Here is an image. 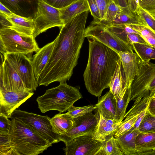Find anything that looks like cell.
Wrapping results in <instances>:
<instances>
[{
    "mask_svg": "<svg viewBox=\"0 0 155 155\" xmlns=\"http://www.w3.org/2000/svg\"><path fill=\"white\" fill-rule=\"evenodd\" d=\"M34 94L28 91L16 92L0 89V115L10 118L13 112Z\"/></svg>",
    "mask_w": 155,
    "mask_h": 155,
    "instance_id": "cell-14",
    "label": "cell"
},
{
    "mask_svg": "<svg viewBox=\"0 0 155 155\" xmlns=\"http://www.w3.org/2000/svg\"><path fill=\"white\" fill-rule=\"evenodd\" d=\"M152 96L155 97V92L154 93V94H153Z\"/></svg>",
    "mask_w": 155,
    "mask_h": 155,
    "instance_id": "cell-50",
    "label": "cell"
},
{
    "mask_svg": "<svg viewBox=\"0 0 155 155\" xmlns=\"http://www.w3.org/2000/svg\"><path fill=\"white\" fill-rule=\"evenodd\" d=\"M10 118L22 122L52 144L60 141L58 135L53 130L51 118L48 116H42L16 109Z\"/></svg>",
    "mask_w": 155,
    "mask_h": 155,
    "instance_id": "cell-6",
    "label": "cell"
},
{
    "mask_svg": "<svg viewBox=\"0 0 155 155\" xmlns=\"http://www.w3.org/2000/svg\"><path fill=\"white\" fill-rule=\"evenodd\" d=\"M139 5L149 14H155V0H139Z\"/></svg>",
    "mask_w": 155,
    "mask_h": 155,
    "instance_id": "cell-41",
    "label": "cell"
},
{
    "mask_svg": "<svg viewBox=\"0 0 155 155\" xmlns=\"http://www.w3.org/2000/svg\"><path fill=\"white\" fill-rule=\"evenodd\" d=\"M50 5L58 9L65 8L78 0H42Z\"/></svg>",
    "mask_w": 155,
    "mask_h": 155,
    "instance_id": "cell-39",
    "label": "cell"
},
{
    "mask_svg": "<svg viewBox=\"0 0 155 155\" xmlns=\"http://www.w3.org/2000/svg\"><path fill=\"white\" fill-rule=\"evenodd\" d=\"M8 118L0 115V134H8L11 124V120Z\"/></svg>",
    "mask_w": 155,
    "mask_h": 155,
    "instance_id": "cell-43",
    "label": "cell"
},
{
    "mask_svg": "<svg viewBox=\"0 0 155 155\" xmlns=\"http://www.w3.org/2000/svg\"><path fill=\"white\" fill-rule=\"evenodd\" d=\"M123 25H140L147 27V24L142 17L132 12H123L109 23L104 26L108 27Z\"/></svg>",
    "mask_w": 155,
    "mask_h": 155,
    "instance_id": "cell-26",
    "label": "cell"
},
{
    "mask_svg": "<svg viewBox=\"0 0 155 155\" xmlns=\"http://www.w3.org/2000/svg\"><path fill=\"white\" fill-rule=\"evenodd\" d=\"M136 13L142 17L147 24V27L155 33V19L150 15L138 6Z\"/></svg>",
    "mask_w": 155,
    "mask_h": 155,
    "instance_id": "cell-38",
    "label": "cell"
},
{
    "mask_svg": "<svg viewBox=\"0 0 155 155\" xmlns=\"http://www.w3.org/2000/svg\"><path fill=\"white\" fill-rule=\"evenodd\" d=\"M84 35L85 38L96 40L117 53L134 52L132 46L123 41L105 26L94 21L85 28Z\"/></svg>",
    "mask_w": 155,
    "mask_h": 155,
    "instance_id": "cell-8",
    "label": "cell"
},
{
    "mask_svg": "<svg viewBox=\"0 0 155 155\" xmlns=\"http://www.w3.org/2000/svg\"><path fill=\"white\" fill-rule=\"evenodd\" d=\"M50 121L53 130L58 135L64 134L68 132L73 126L74 118L67 113L61 114L59 113L50 118Z\"/></svg>",
    "mask_w": 155,
    "mask_h": 155,
    "instance_id": "cell-25",
    "label": "cell"
},
{
    "mask_svg": "<svg viewBox=\"0 0 155 155\" xmlns=\"http://www.w3.org/2000/svg\"><path fill=\"white\" fill-rule=\"evenodd\" d=\"M59 10L61 19L64 24L78 15L89 11V8L87 0H78Z\"/></svg>",
    "mask_w": 155,
    "mask_h": 155,
    "instance_id": "cell-24",
    "label": "cell"
},
{
    "mask_svg": "<svg viewBox=\"0 0 155 155\" xmlns=\"http://www.w3.org/2000/svg\"><path fill=\"white\" fill-rule=\"evenodd\" d=\"M96 110L98 121L93 135L95 139L103 142L107 138L114 136L120 123H117L114 120L104 118Z\"/></svg>",
    "mask_w": 155,
    "mask_h": 155,
    "instance_id": "cell-17",
    "label": "cell"
},
{
    "mask_svg": "<svg viewBox=\"0 0 155 155\" xmlns=\"http://www.w3.org/2000/svg\"><path fill=\"white\" fill-rule=\"evenodd\" d=\"M117 100L110 90L100 97L94 105L95 109L104 118L114 120L116 112Z\"/></svg>",
    "mask_w": 155,
    "mask_h": 155,
    "instance_id": "cell-20",
    "label": "cell"
},
{
    "mask_svg": "<svg viewBox=\"0 0 155 155\" xmlns=\"http://www.w3.org/2000/svg\"><path fill=\"white\" fill-rule=\"evenodd\" d=\"M140 114L133 117L125 118L120 123L114 134V137L117 138L130 130L134 126Z\"/></svg>",
    "mask_w": 155,
    "mask_h": 155,
    "instance_id": "cell-36",
    "label": "cell"
},
{
    "mask_svg": "<svg viewBox=\"0 0 155 155\" xmlns=\"http://www.w3.org/2000/svg\"><path fill=\"white\" fill-rule=\"evenodd\" d=\"M130 88L127 89L124 96L117 101L116 112L114 120L117 123H120L124 118V116L128 104L130 101Z\"/></svg>",
    "mask_w": 155,
    "mask_h": 155,
    "instance_id": "cell-29",
    "label": "cell"
},
{
    "mask_svg": "<svg viewBox=\"0 0 155 155\" xmlns=\"http://www.w3.org/2000/svg\"><path fill=\"white\" fill-rule=\"evenodd\" d=\"M95 0L99 9L101 18V21L104 17L106 12L109 4L112 1L115 2V0Z\"/></svg>",
    "mask_w": 155,
    "mask_h": 155,
    "instance_id": "cell-42",
    "label": "cell"
},
{
    "mask_svg": "<svg viewBox=\"0 0 155 155\" xmlns=\"http://www.w3.org/2000/svg\"><path fill=\"white\" fill-rule=\"evenodd\" d=\"M128 3L131 12L136 13V11L139 5V0H128Z\"/></svg>",
    "mask_w": 155,
    "mask_h": 155,
    "instance_id": "cell-47",
    "label": "cell"
},
{
    "mask_svg": "<svg viewBox=\"0 0 155 155\" xmlns=\"http://www.w3.org/2000/svg\"><path fill=\"white\" fill-rule=\"evenodd\" d=\"M109 88L117 101L123 97L128 89L120 58L117 62L116 69L111 78Z\"/></svg>",
    "mask_w": 155,
    "mask_h": 155,
    "instance_id": "cell-19",
    "label": "cell"
},
{
    "mask_svg": "<svg viewBox=\"0 0 155 155\" xmlns=\"http://www.w3.org/2000/svg\"><path fill=\"white\" fill-rule=\"evenodd\" d=\"M0 13H1L6 16H8L11 15L12 12L0 3Z\"/></svg>",
    "mask_w": 155,
    "mask_h": 155,
    "instance_id": "cell-48",
    "label": "cell"
},
{
    "mask_svg": "<svg viewBox=\"0 0 155 155\" xmlns=\"http://www.w3.org/2000/svg\"><path fill=\"white\" fill-rule=\"evenodd\" d=\"M135 143L138 155H155V132L140 133Z\"/></svg>",
    "mask_w": 155,
    "mask_h": 155,
    "instance_id": "cell-22",
    "label": "cell"
},
{
    "mask_svg": "<svg viewBox=\"0 0 155 155\" xmlns=\"http://www.w3.org/2000/svg\"><path fill=\"white\" fill-rule=\"evenodd\" d=\"M147 111L155 116V97H149L147 107Z\"/></svg>",
    "mask_w": 155,
    "mask_h": 155,
    "instance_id": "cell-45",
    "label": "cell"
},
{
    "mask_svg": "<svg viewBox=\"0 0 155 155\" xmlns=\"http://www.w3.org/2000/svg\"><path fill=\"white\" fill-rule=\"evenodd\" d=\"M149 97L136 99L131 108L126 113L124 118L133 117L140 114L143 111L146 110Z\"/></svg>",
    "mask_w": 155,
    "mask_h": 155,
    "instance_id": "cell-31",
    "label": "cell"
},
{
    "mask_svg": "<svg viewBox=\"0 0 155 155\" xmlns=\"http://www.w3.org/2000/svg\"><path fill=\"white\" fill-rule=\"evenodd\" d=\"M89 6V11L95 21H101L100 14L97 4L95 0H87Z\"/></svg>",
    "mask_w": 155,
    "mask_h": 155,
    "instance_id": "cell-40",
    "label": "cell"
},
{
    "mask_svg": "<svg viewBox=\"0 0 155 155\" xmlns=\"http://www.w3.org/2000/svg\"><path fill=\"white\" fill-rule=\"evenodd\" d=\"M130 89V101L152 96L155 92V64L141 60L138 72Z\"/></svg>",
    "mask_w": 155,
    "mask_h": 155,
    "instance_id": "cell-7",
    "label": "cell"
},
{
    "mask_svg": "<svg viewBox=\"0 0 155 155\" xmlns=\"http://www.w3.org/2000/svg\"><path fill=\"white\" fill-rule=\"evenodd\" d=\"M115 2L123 8L126 12L130 13L132 12L129 7L128 0H115Z\"/></svg>",
    "mask_w": 155,
    "mask_h": 155,
    "instance_id": "cell-46",
    "label": "cell"
},
{
    "mask_svg": "<svg viewBox=\"0 0 155 155\" xmlns=\"http://www.w3.org/2000/svg\"><path fill=\"white\" fill-rule=\"evenodd\" d=\"M123 12H125L116 3L112 1L108 7L104 18L101 21L95 22L104 25H106L112 21L119 15Z\"/></svg>",
    "mask_w": 155,
    "mask_h": 155,
    "instance_id": "cell-30",
    "label": "cell"
},
{
    "mask_svg": "<svg viewBox=\"0 0 155 155\" xmlns=\"http://www.w3.org/2000/svg\"><path fill=\"white\" fill-rule=\"evenodd\" d=\"M138 130L141 133L155 132V116L147 111L139 125Z\"/></svg>",
    "mask_w": 155,
    "mask_h": 155,
    "instance_id": "cell-33",
    "label": "cell"
},
{
    "mask_svg": "<svg viewBox=\"0 0 155 155\" xmlns=\"http://www.w3.org/2000/svg\"><path fill=\"white\" fill-rule=\"evenodd\" d=\"M82 98L79 86L73 87L66 82H61L58 86L47 90L36 100L42 113L51 110L62 113L68 110L75 102Z\"/></svg>",
    "mask_w": 155,
    "mask_h": 155,
    "instance_id": "cell-4",
    "label": "cell"
},
{
    "mask_svg": "<svg viewBox=\"0 0 155 155\" xmlns=\"http://www.w3.org/2000/svg\"><path fill=\"white\" fill-rule=\"evenodd\" d=\"M5 16L11 24L10 28L24 35H33L35 29L33 18L21 16L13 13L9 16Z\"/></svg>",
    "mask_w": 155,
    "mask_h": 155,
    "instance_id": "cell-21",
    "label": "cell"
},
{
    "mask_svg": "<svg viewBox=\"0 0 155 155\" xmlns=\"http://www.w3.org/2000/svg\"><path fill=\"white\" fill-rule=\"evenodd\" d=\"M76 137L66 145L63 149L66 155H97L103 142L95 139L93 133Z\"/></svg>",
    "mask_w": 155,
    "mask_h": 155,
    "instance_id": "cell-11",
    "label": "cell"
},
{
    "mask_svg": "<svg viewBox=\"0 0 155 155\" xmlns=\"http://www.w3.org/2000/svg\"><path fill=\"white\" fill-rule=\"evenodd\" d=\"M3 56L15 68L27 91L31 92L36 91L39 85L31 59L22 53H8Z\"/></svg>",
    "mask_w": 155,
    "mask_h": 155,
    "instance_id": "cell-10",
    "label": "cell"
},
{
    "mask_svg": "<svg viewBox=\"0 0 155 155\" xmlns=\"http://www.w3.org/2000/svg\"><path fill=\"white\" fill-rule=\"evenodd\" d=\"M39 0H0V3L13 13L33 18Z\"/></svg>",
    "mask_w": 155,
    "mask_h": 155,
    "instance_id": "cell-16",
    "label": "cell"
},
{
    "mask_svg": "<svg viewBox=\"0 0 155 155\" xmlns=\"http://www.w3.org/2000/svg\"><path fill=\"white\" fill-rule=\"evenodd\" d=\"M74 119V124L71 129L64 134L58 135L60 141L63 142L65 145L76 137L94 133L98 121L97 114L92 112Z\"/></svg>",
    "mask_w": 155,
    "mask_h": 155,
    "instance_id": "cell-13",
    "label": "cell"
},
{
    "mask_svg": "<svg viewBox=\"0 0 155 155\" xmlns=\"http://www.w3.org/2000/svg\"><path fill=\"white\" fill-rule=\"evenodd\" d=\"M57 39L56 38L53 41L40 48L32 58L35 74L37 81L50 57Z\"/></svg>",
    "mask_w": 155,
    "mask_h": 155,
    "instance_id": "cell-18",
    "label": "cell"
},
{
    "mask_svg": "<svg viewBox=\"0 0 155 155\" xmlns=\"http://www.w3.org/2000/svg\"><path fill=\"white\" fill-rule=\"evenodd\" d=\"M39 49L33 35H24L11 28L0 29V52L3 55L17 53L27 55Z\"/></svg>",
    "mask_w": 155,
    "mask_h": 155,
    "instance_id": "cell-5",
    "label": "cell"
},
{
    "mask_svg": "<svg viewBox=\"0 0 155 155\" xmlns=\"http://www.w3.org/2000/svg\"><path fill=\"white\" fill-rule=\"evenodd\" d=\"M127 39L129 44L131 45L134 43L148 44L141 35L139 34L128 33L127 35Z\"/></svg>",
    "mask_w": 155,
    "mask_h": 155,
    "instance_id": "cell-44",
    "label": "cell"
},
{
    "mask_svg": "<svg viewBox=\"0 0 155 155\" xmlns=\"http://www.w3.org/2000/svg\"><path fill=\"white\" fill-rule=\"evenodd\" d=\"M87 39L89 56L84 79L88 92L99 97L104 89L109 88L120 57L117 52L102 43Z\"/></svg>",
    "mask_w": 155,
    "mask_h": 155,
    "instance_id": "cell-2",
    "label": "cell"
},
{
    "mask_svg": "<svg viewBox=\"0 0 155 155\" xmlns=\"http://www.w3.org/2000/svg\"><path fill=\"white\" fill-rule=\"evenodd\" d=\"M35 29L33 34L35 38L48 29L57 27L60 28L64 24L62 21L59 9L39 0L37 12L33 18Z\"/></svg>",
    "mask_w": 155,
    "mask_h": 155,
    "instance_id": "cell-9",
    "label": "cell"
},
{
    "mask_svg": "<svg viewBox=\"0 0 155 155\" xmlns=\"http://www.w3.org/2000/svg\"><path fill=\"white\" fill-rule=\"evenodd\" d=\"M138 32L148 44L155 48V33L148 27L137 25H130Z\"/></svg>",
    "mask_w": 155,
    "mask_h": 155,
    "instance_id": "cell-34",
    "label": "cell"
},
{
    "mask_svg": "<svg viewBox=\"0 0 155 155\" xmlns=\"http://www.w3.org/2000/svg\"><path fill=\"white\" fill-rule=\"evenodd\" d=\"M150 14L155 19V14Z\"/></svg>",
    "mask_w": 155,
    "mask_h": 155,
    "instance_id": "cell-49",
    "label": "cell"
},
{
    "mask_svg": "<svg viewBox=\"0 0 155 155\" xmlns=\"http://www.w3.org/2000/svg\"><path fill=\"white\" fill-rule=\"evenodd\" d=\"M95 110L94 105L92 104L81 107L73 105L68 109L67 113L72 118H75L83 116Z\"/></svg>",
    "mask_w": 155,
    "mask_h": 155,
    "instance_id": "cell-37",
    "label": "cell"
},
{
    "mask_svg": "<svg viewBox=\"0 0 155 155\" xmlns=\"http://www.w3.org/2000/svg\"><path fill=\"white\" fill-rule=\"evenodd\" d=\"M89 11L76 16L60 28L50 57L38 81L39 86H47L54 82H66L70 79L85 38Z\"/></svg>",
    "mask_w": 155,
    "mask_h": 155,
    "instance_id": "cell-1",
    "label": "cell"
},
{
    "mask_svg": "<svg viewBox=\"0 0 155 155\" xmlns=\"http://www.w3.org/2000/svg\"><path fill=\"white\" fill-rule=\"evenodd\" d=\"M133 50L140 58L141 61L145 62H150L155 59V48L148 44L138 43L131 45Z\"/></svg>",
    "mask_w": 155,
    "mask_h": 155,
    "instance_id": "cell-27",
    "label": "cell"
},
{
    "mask_svg": "<svg viewBox=\"0 0 155 155\" xmlns=\"http://www.w3.org/2000/svg\"><path fill=\"white\" fill-rule=\"evenodd\" d=\"M121 61L127 89L130 88L137 75L141 60L134 52L117 53Z\"/></svg>",
    "mask_w": 155,
    "mask_h": 155,
    "instance_id": "cell-15",
    "label": "cell"
},
{
    "mask_svg": "<svg viewBox=\"0 0 155 155\" xmlns=\"http://www.w3.org/2000/svg\"><path fill=\"white\" fill-rule=\"evenodd\" d=\"M1 56L0 89L16 92L28 91L13 66L1 54Z\"/></svg>",
    "mask_w": 155,
    "mask_h": 155,
    "instance_id": "cell-12",
    "label": "cell"
},
{
    "mask_svg": "<svg viewBox=\"0 0 155 155\" xmlns=\"http://www.w3.org/2000/svg\"><path fill=\"white\" fill-rule=\"evenodd\" d=\"M140 133L138 129L128 131L116 138L124 155H138L135 140Z\"/></svg>",
    "mask_w": 155,
    "mask_h": 155,
    "instance_id": "cell-23",
    "label": "cell"
},
{
    "mask_svg": "<svg viewBox=\"0 0 155 155\" xmlns=\"http://www.w3.org/2000/svg\"><path fill=\"white\" fill-rule=\"evenodd\" d=\"M97 155H124L114 136L103 142Z\"/></svg>",
    "mask_w": 155,
    "mask_h": 155,
    "instance_id": "cell-28",
    "label": "cell"
},
{
    "mask_svg": "<svg viewBox=\"0 0 155 155\" xmlns=\"http://www.w3.org/2000/svg\"><path fill=\"white\" fill-rule=\"evenodd\" d=\"M0 155H20L11 144L8 134H0Z\"/></svg>",
    "mask_w": 155,
    "mask_h": 155,
    "instance_id": "cell-32",
    "label": "cell"
},
{
    "mask_svg": "<svg viewBox=\"0 0 155 155\" xmlns=\"http://www.w3.org/2000/svg\"><path fill=\"white\" fill-rule=\"evenodd\" d=\"M106 27L120 39L130 45L127 39V35L130 33L131 30L129 25H123Z\"/></svg>",
    "mask_w": 155,
    "mask_h": 155,
    "instance_id": "cell-35",
    "label": "cell"
},
{
    "mask_svg": "<svg viewBox=\"0 0 155 155\" xmlns=\"http://www.w3.org/2000/svg\"><path fill=\"white\" fill-rule=\"evenodd\" d=\"M8 134L12 145L20 155H37L52 144L26 125L16 119H11Z\"/></svg>",
    "mask_w": 155,
    "mask_h": 155,
    "instance_id": "cell-3",
    "label": "cell"
}]
</instances>
